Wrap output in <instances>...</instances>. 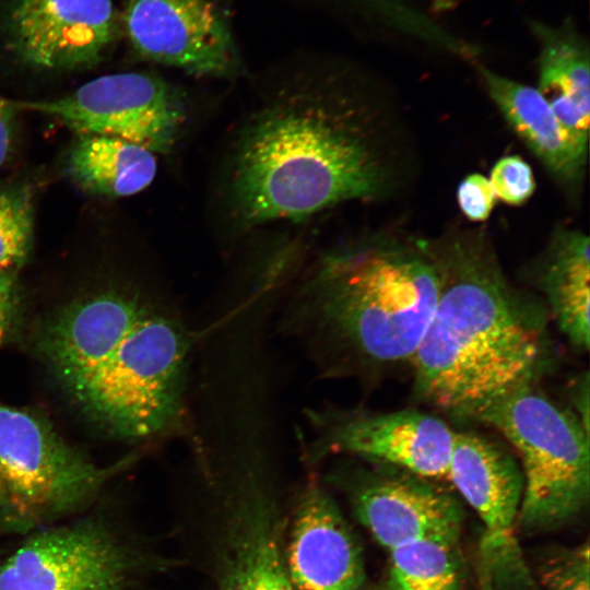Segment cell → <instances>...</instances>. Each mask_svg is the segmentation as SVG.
I'll use <instances>...</instances> for the list:
<instances>
[{
    "label": "cell",
    "mask_w": 590,
    "mask_h": 590,
    "mask_svg": "<svg viewBox=\"0 0 590 590\" xmlns=\"http://www.w3.org/2000/svg\"><path fill=\"white\" fill-rule=\"evenodd\" d=\"M389 103L338 78L291 81L249 113L228 151L224 196L250 229L389 197L404 145Z\"/></svg>",
    "instance_id": "obj_1"
},
{
    "label": "cell",
    "mask_w": 590,
    "mask_h": 590,
    "mask_svg": "<svg viewBox=\"0 0 590 590\" xmlns=\"http://www.w3.org/2000/svg\"><path fill=\"white\" fill-rule=\"evenodd\" d=\"M438 276L428 326L411 361L415 399L474 421L491 403L536 386L554 353L547 310L505 275L484 231L425 239Z\"/></svg>",
    "instance_id": "obj_2"
},
{
    "label": "cell",
    "mask_w": 590,
    "mask_h": 590,
    "mask_svg": "<svg viewBox=\"0 0 590 590\" xmlns=\"http://www.w3.org/2000/svg\"><path fill=\"white\" fill-rule=\"evenodd\" d=\"M437 292L425 239L378 231L321 256L300 310L338 371L371 379L411 365Z\"/></svg>",
    "instance_id": "obj_3"
},
{
    "label": "cell",
    "mask_w": 590,
    "mask_h": 590,
    "mask_svg": "<svg viewBox=\"0 0 590 590\" xmlns=\"http://www.w3.org/2000/svg\"><path fill=\"white\" fill-rule=\"evenodd\" d=\"M189 349L180 322L150 307L68 394L84 415L119 438L167 432L182 418Z\"/></svg>",
    "instance_id": "obj_4"
},
{
    "label": "cell",
    "mask_w": 590,
    "mask_h": 590,
    "mask_svg": "<svg viewBox=\"0 0 590 590\" xmlns=\"http://www.w3.org/2000/svg\"><path fill=\"white\" fill-rule=\"evenodd\" d=\"M498 430L521 461L518 526L545 529L573 518L589 502L590 435L571 410L538 390L518 389L475 417Z\"/></svg>",
    "instance_id": "obj_5"
},
{
    "label": "cell",
    "mask_w": 590,
    "mask_h": 590,
    "mask_svg": "<svg viewBox=\"0 0 590 590\" xmlns=\"http://www.w3.org/2000/svg\"><path fill=\"white\" fill-rule=\"evenodd\" d=\"M118 468L95 464L46 420L0 403L3 533L28 535L82 511Z\"/></svg>",
    "instance_id": "obj_6"
},
{
    "label": "cell",
    "mask_w": 590,
    "mask_h": 590,
    "mask_svg": "<svg viewBox=\"0 0 590 590\" xmlns=\"http://www.w3.org/2000/svg\"><path fill=\"white\" fill-rule=\"evenodd\" d=\"M15 104L56 117L78 134L118 138L155 154L176 143L187 121L180 94L161 78L140 72L104 75L54 101Z\"/></svg>",
    "instance_id": "obj_7"
},
{
    "label": "cell",
    "mask_w": 590,
    "mask_h": 590,
    "mask_svg": "<svg viewBox=\"0 0 590 590\" xmlns=\"http://www.w3.org/2000/svg\"><path fill=\"white\" fill-rule=\"evenodd\" d=\"M137 556L101 519L35 531L0 563V590H129Z\"/></svg>",
    "instance_id": "obj_8"
},
{
    "label": "cell",
    "mask_w": 590,
    "mask_h": 590,
    "mask_svg": "<svg viewBox=\"0 0 590 590\" xmlns=\"http://www.w3.org/2000/svg\"><path fill=\"white\" fill-rule=\"evenodd\" d=\"M318 453H345L405 470L429 480H448L455 429L432 413L329 410L311 414Z\"/></svg>",
    "instance_id": "obj_9"
},
{
    "label": "cell",
    "mask_w": 590,
    "mask_h": 590,
    "mask_svg": "<svg viewBox=\"0 0 590 590\" xmlns=\"http://www.w3.org/2000/svg\"><path fill=\"white\" fill-rule=\"evenodd\" d=\"M2 28L23 63L51 71L91 68L117 35L111 0H10Z\"/></svg>",
    "instance_id": "obj_10"
},
{
    "label": "cell",
    "mask_w": 590,
    "mask_h": 590,
    "mask_svg": "<svg viewBox=\"0 0 590 590\" xmlns=\"http://www.w3.org/2000/svg\"><path fill=\"white\" fill-rule=\"evenodd\" d=\"M123 24L135 51L152 61L204 76L238 69L227 21L210 0H129Z\"/></svg>",
    "instance_id": "obj_11"
},
{
    "label": "cell",
    "mask_w": 590,
    "mask_h": 590,
    "mask_svg": "<svg viewBox=\"0 0 590 590\" xmlns=\"http://www.w3.org/2000/svg\"><path fill=\"white\" fill-rule=\"evenodd\" d=\"M448 480L484 526L482 557L493 574L523 575L516 535L523 475L511 453L476 432L455 430Z\"/></svg>",
    "instance_id": "obj_12"
},
{
    "label": "cell",
    "mask_w": 590,
    "mask_h": 590,
    "mask_svg": "<svg viewBox=\"0 0 590 590\" xmlns=\"http://www.w3.org/2000/svg\"><path fill=\"white\" fill-rule=\"evenodd\" d=\"M382 465V464H381ZM354 492L356 515L388 551L418 539L459 541L463 514L448 492L405 470L382 465Z\"/></svg>",
    "instance_id": "obj_13"
},
{
    "label": "cell",
    "mask_w": 590,
    "mask_h": 590,
    "mask_svg": "<svg viewBox=\"0 0 590 590\" xmlns=\"http://www.w3.org/2000/svg\"><path fill=\"white\" fill-rule=\"evenodd\" d=\"M149 308L135 296L109 291L75 300L55 316L40 346L67 393L118 346Z\"/></svg>",
    "instance_id": "obj_14"
},
{
    "label": "cell",
    "mask_w": 590,
    "mask_h": 590,
    "mask_svg": "<svg viewBox=\"0 0 590 590\" xmlns=\"http://www.w3.org/2000/svg\"><path fill=\"white\" fill-rule=\"evenodd\" d=\"M294 590H362L361 547L331 498L310 487L302 498L287 551Z\"/></svg>",
    "instance_id": "obj_15"
},
{
    "label": "cell",
    "mask_w": 590,
    "mask_h": 590,
    "mask_svg": "<svg viewBox=\"0 0 590 590\" xmlns=\"http://www.w3.org/2000/svg\"><path fill=\"white\" fill-rule=\"evenodd\" d=\"M540 43L538 87L574 155L588 161L590 55L588 44L567 27L534 23Z\"/></svg>",
    "instance_id": "obj_16"
},
{
    "label": "cell",
    "mask_w": 590,
    "mask_h": 590,
    "mask_svg": "<svg viewBox=\"0 0 590 590\" xmlns=\"http://www.w3.org/2000/svg\"><path fill=\"white\" fill-rule=\"evenodd\" d=\"M550 319L578 352L590 345V240L586 233L557 226L528 267Z\"/></svg>",
    "instance_id": "obj_17"
},
{
    "label": "cell",
    "mask_w": 590,
    "mask_h": 590,
    "mask_svg": "<svg viewBox=\"0 0 590 590\" xmlns=\"http://www.w3.org/2000/svg\"><path fill=\"white\" fill-rule=\"evenodd\" d=\"M498 110L555 181L569 194L581 187L586 166L571 152L550 106L532 86L476 63Z\"/></svg>",
    "instance_id": "obj_18"
},
{
    "label": "cell",
    "mask_w": 590,
    "mask_h": 590,
    "mask_svg": "<svg viewBox=\"0 0 590 590\" xmlns=\"http://www.w3.org/2000/svg\"><path fill=\"white\" fill-rule=\"evenodd\" d=\"M64 170L82 190L105 197H129L148 188L157 172L156 154L118 138L78 134Z\"/></svg>",
    "instance_id": "obj_19"
},
{
    "label": "cell",
    "mask_w": 590,
    "mask_h": 590,
    "mask_svg": "<svg viewBox=\"0 0 590 590\" xmlns=\"http://www.w3.org/2000/svg\"><path fill=\"white\" fill-rule=\"evenodd\" d=\"M389 552L387 590H462L458 541L418 539Z\"/></svg>",
    "instance_id": "obj_20"
},
{
    "label": "cell",
    "mask_w": 590,
    "mask_h": 590,
    "mask_svg": "<svg viewBox=\"0 0 590 590\" xmlns=\"http://www.w3.org/2000/svg\"><path fill=\"white\" fill-rule=\"evenodd\" d=\"M32 187L0 184V270L15 272L28 258L34 234Z\"/></svg>",
    "instance_id": "obj_21"
},
{
    "label": "cell",
    "mask_w": 590,
    "mask_h": 590,
    "mask_svg": "<svg viewBox=\"0 0 590 590\" xmlns=\"http://www.w3.org/2000/svg\"><path fill=\"white\" fill-rule=\"evenodd\" d=\"M239 555L227 590H294L268 532H255Z\"/></svg>",
    "instance_id": "obj_22"
},
{
    "label": "cell",
    "mask_w": 590,
    "mask_h": 590,
    "mask_svg": "<svg viewBox=\"0 0 590 590\" xmlns=\"http://www.w3.org/2000/svg\"><path fill=\"white\" fill-rule=\"evenodd\" d=\"M488 180L496 198L509 205L527 202L536 187L531 166L519 155L499 158L493 166Z\"/></svg>",
    "instance_id": "obj_23"
},
{
    "label": "cell",
    "mask_w": 590,
    "mask_h": 590,
    "mask_svg": "<svg viewBox=\"0 0 590 590\" xmlns=\"http://www.w3.org/2000/svg\"><path fill=\"white\" fill-rule=\"evenodd\" d=\"M541 578L547 590H590L588 544L550 558L543 565Z\"/></svg>",
    "instance_id": "obj_24"
},
{
    "label": "cell",
    "mask_w": 590,
    "mask_h": 590,
    "mask_svg": "<svg viewBox=\"0 0 590 590\" xmlns=\"http://www.w3.org/2000/svg\"><path fill=\"white\" fill-rule=\"evenodd\" d=\"M496 196L485 176L468 175L458 186L457 201L462 214L471 222H484L491 215Z\"/></svg>",
    "instance_id": "obj_25"
},
{
    "label": "cell",
    "mask_w": 590,
    "mask_h": 590,
    "mask_svg": "<svg viewBox=\"0 0 590 590\" xmlns=\"http://www.w3.org/2000/svg\"><path fill=\"white\" fill-rule=\"evenodd\" d=\"M15 307L16 284L14 272L0 270V345L10 334Z\"/></svg>",
    "instance_id": "obj_26"
},
{
    "label": "cell",
    "mask_w": 590,
    "mask_h": 590,
    "mask_svg": "<svg viewBox=\"0 0 590 590\" xmlns=\"http://www.w3.org/2000/svg\"><path fill=\"white\" fill-rule=\"evenodd\" d=\"M570 401L573 413L589 430V373H581L571 384Z\"/></svg>",
    "instance_id": "obj_27"
},
{
    "label": "cell",
    "mask_w": 590,
    "mask_h": 590,
    "mask_svg": "<svg viewBox=\"0 0 590 590\" xmlns=\"http://www.w3.org/2000/svg\"><path fill=\"white\" fill-rule=\"evenodd\" d=\"M17 110L14 101L0 96V166L5 162L10 152L13 121Z\"/></svg>",
    "instance_id": "obj_28"
},
{
    "label": "cell",
    "mask_w": 590,
    "mask_h": 590,
    "mask_svg": "<svg viewBox=\"0 0 590 590\" xmlns=\"http://www.w3.org/2000/svg\"><path fill=\"white\" fill-rule=\"evenodd\" d=\"M479 573V590H495L493 586L494 575L492 568L483 557Z\"/></svg>",
    "instance_id": "obj_29"
}]
</instances>
